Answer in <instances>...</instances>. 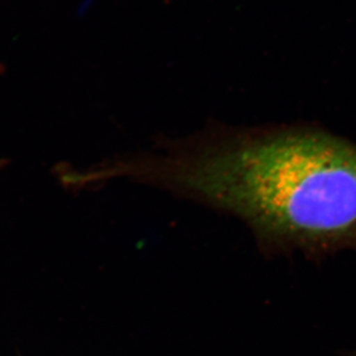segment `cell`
I'll return each instance as SVG.
<instances>
[{"mask_svg": "<svg viewBox=\"0 0 356 356\" xmlns=\"http://www.w3.org/2000/svg\"><path fill=\"white\" fill-rule=\"evenodd\" d=\"M213 189L264 254L322 259L356 252V142L311 124L231 134Z\"/></svg>", "mask_w": 356, "mask_h": 356, "instance_id": "cell-1", "label": "cell"}, {"mask_svg": "<svg viewBox=\"0 0 356 356\" xmlns=\"http://www.w3.org/2000/svg\"><path fill=\"white\" fill-rule=\"evenodd\" d=\"M350 356H356V353H353V355H350Z\"/></svg>", "mask_w": 356, "mask_h": 356, "instance_id": "cell-2", "label": "cell"}]
</instances>
